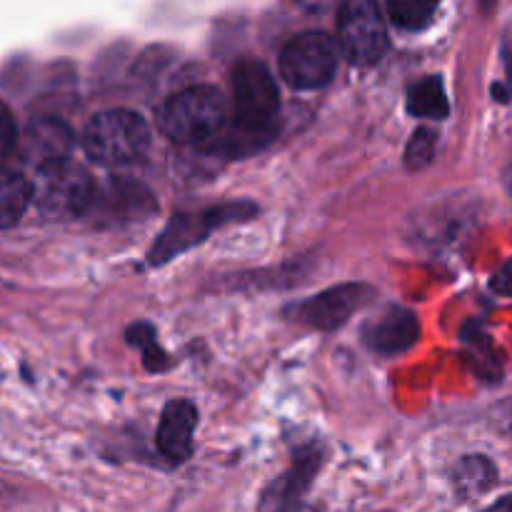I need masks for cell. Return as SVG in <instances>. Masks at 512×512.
Here are the masks:
<instances>
[{
	"mask_svg": "<svg viewBox=\"0 0 512 512\" xmlns=\"http://www.w3.org/2000/svg\"><path fill=\"white\" fill-rule=\"evenodd\" d=\"M30 200H33V183L18 170L0 168V228L18 223Z\"/></svg>",
	"mask_w": 512,
	"mask_h": 512,
	"instance_id": "obj_14",
	"label": "cell"
},
{
	"mask_svg": "<svg viewBox=\"0 0 512 512\" xmlns=\"http://www.w3.org/2000/svg\"><path fill=\"white\" fill-rule=\"evenodd\" d=\"M493 290L500 295H512V258L508 263L503 265V268L498 270V273L493 275Z\"/></svg>",
	"mask_w": 512,
	"mask_h": 512,
	"instance_id": "obj_21",
	"label": "cell"
},
{
	"mask_svg": "<svg viewBox=\"0 0 512 512\" xmlns=\"http://www.w3.org/2000/svg\"><path fill=\"white\" fill-rule=\"evenodd\" d=\"M420 338V323L408 308L390 305L370 318L363 328V340L373 353L398 355L413 348Z\"/></svg>",
	"mask_w": 512,
	"mask_h": 512,
	"instance_id": "obj_9",
	"label": "cell"
},
{
	"mask_svg": "<svg viewBox=\"0 0 512 512\" xmlns=\"http://www.w3.org/2000/svg\"><path fill=\"white\" fill-rule=\"evenodd\" d=\"M73 145V130H70L63 120L55 118L33 120V123L28 125V130H25L23 140H20L23 158L35 163L38 168L45 163H53V160L68 158Z\"/></svg>",
	"mask_w": 512,
	"mask_h": 512,
	"instance_id": "obj_12",
	"label": "cell"
},
{
	"mask_svg": "<svg viewBox=\"0 0 512 512\" xmlns=\"http://www.w3.org/2000/svg\"><path fill=\"white\" fill-rule=\"evenodd\" d=\"M488 512H512V495H508V498L500 500L498 505H493Z\"/></svg>",
	"mask_w": 512,
	"mask_h": 512,
	"instance_id": "obj_22",
	"label": "cell"
},
{
	"mask_svg": "<svg viewBox=\"0 0 512 512\" xmlns=\"http://www.w3.org/2000/svg\"><path fill=\"white\" fill-rule=\"evenodd\" d=\"M320 463H323V453L320 448H300L295 453L293 465L288 473L280 475L263 495L260 512H283L293 505H300L298 500L303 498L305 490L310 488L313 478L318 475Z\"/></svg>",
	"mask_w": 512,
	"mask_h": 512,
	"instance_id": "obj_10",
	"label": "cell"
},
{
	"mask_svg": "<svg viewBox=\"0 0 512 512\" xmlns=\"http://www.w3.org/2000/svg\"><path fill=\"white\" fill-rule=\"evenodd\" d=\"M128 343L133 348H140V355H143V363L150 373H163L173 365V360L168 358L163 348L155 340V328L150 323H135L130 325L128 330Z\"/></svg>",
	"mask_w": 512,
	"mask_h": 512,
	"instance_id": "obj_17",
	"label": "cell"
},
{
	"mask_svg": "<svg viewBox=\"0 0 512 512\" xmlns=\"http://www.w3.org/2000/svg\"><path fill=\"white\" fill-rule=\"evenodd\" d=\"M150 148V128L133 110H103L85 125L83 150L90 160L108 168L133 165Z\"/></svg>",
	"mask_w": 512,
	"mask_h": 512,
	"instance_id": "obj_3",
	"label": "cell"
},
{
	"mask_svg": "<svg viewBox=\"0 0 512 512\" xmlns=\"http://www.w3.org/2000/svg\"><path fill=\"white\" fill-rule=\"evenodd\" d=\"M338 48L353 65H373L388 50V30L370 0H350L338 10Z\"/></svg>",
	"mask_w": 512,
	"mask_h": 512,
	"instance_id": "obj_7",
	"label": "cell"
},
{
	"mask_svg": "<svg viewBox=\"0 0 512 512\" xmlns=\"http://www.w3.org/2000/svg\"><path fill=\"white\" fill-rule=\"evenodd\" d=\"M505 68H508V78L512 83V55H508V60H505Z\"/></svg>",
	"mask_w": 512,
	"mask_h": 512,
	"instance_id": "obj_24",
	"label": "cell"
},
{
	"mask_svg": "<svg viewBox=\"0 0 512 512\" xmlns=\"http://www.w3.org/2000/svg\"><path fill=\"white\" fill-rule=\"evenodd\" d=\"M253 203H223L215 205V208L200 210V213H180L165 225L163 233L158 235L155 245L148 253L150 265H165L168 260H173L175 255L188 253L190 248L203 243L215 228L225 223H233V220H245L250 215H255Z\"/></svg>",
	"mask_w": 512,
	"mask_h": 512,
	"instance_id": "obj_5",
	"label": "cell"
},
{
	"mask_svg": "<svg viewBox=\"0 0 512 512\" xmlns=\"http://www.w3.org/2000/svg\"><path fill=\"white\" fill-rule=\"evenodd\" d=\"M235 120L215 140L223 158H245L270 145L280 128V93L273 73L258 60H243L233 68Z\"/></svg>",
	"mask_w": 512,
	"mask_h": 512,
	"instance_id": "obj_1",
	"label": "cell"
},
{
	"mask_svg": "<svg viewBox=\"0 0 512 512\" xmlns=\"http://www.w3.org/2000/svg\"><path fill=\"white\" fill-rule=\"evenodd\" d=\"M435 145H438V135L430 128H418L408 140L405 148V163L410 170H423L433 163Z\"/></svg>",
	"mask_w": 512,
	"mask_h": 512,
	"instance_id": "obj_19",
	"label": "cell"
},
{
	"mask_svg": "<svg viewBox=\"0 0 512 512\" xmlns=\"http://www.w3.org/2000/svg\"><path fill=\"white\" fill-rule=\"evenodd\" d=\"M98 188L88 170L75 160L63 158L35 170L33 203L45 218H80L90 215Z\"/></svg>",
	"mask_w": 512,
	"mask_h": 512,
	"instance_id": "obj_4",
	"label": "cell"
},
{
	"mask_svg": "<svg viewBox=\"0 0 512 512\" xmlns=\"http://www.w3.org/2000/svg\"><path fill=\"white\" fill-rule=\"evenodd\" d=\"M283 512H315L313 508H308V505H293V508L283 510Z\"/></svg>",
	"mask_w": 512,
	"mask_h": 512,
	"instance_id": "obj_23",
	"label": "cell"
},
{
	"mask_svg": "<svg viewBox=\"0 0 512 512\" xmlns=\"http://www.w3.org/2000/svg\"><path fill=\"white\" fill-rule=\"evenodd\" d=\"M18 143V128H15L13 113H10L8 105L0 100V160L10 153Z\"/></svg>",
	"mask_w": 512,
	"mask_h": 512,
	"instance_id": "obj_20",
	"label": "cell"
},
{
	"mask_svg": "<svg viewBox=\"0 0 512 512\" xmlns=\"http://www.w3.org/2000/svg\"><path fill=\"white\" fill-rule=\"evenodd\" d=\"M155 210L153 195L148 193L140 185L130 183L125 178L110 180L105 193L98 190V198H95V205L90 213L98 215L105 220H113V223H120V220L140 218V215H148Z\"/></svg>",
	"mask_w": 512,
	"mask_h": 512,
	"instance_id": "obj_13",
	"label": "cell"
},
{
	"mask_svg": "<svg viewBox=\"0 0 512 512\" xmlns=\"http://www.w3.org/2000/svg\"><path fill=\"white\" fill-rule=\"evenodd\" d=\"M408 110L415 115V118H430V120L448 118L450 103H448V95H445L443 80H440L438 75H428V78L410 85Z\"/></svg>",
	"mask_w": 512,
	"mask_h": 512,
	"instance_id": "obj_15",
	"label": "cell"
},
{
	"mask_svg": "<svg viewBox=\"0 0 512 512\" xmlns=\"http://www.w3.org/2000/svg\"><path fill=\"white\" fill-rule=\"evenodd\" d=\"M338 70V43L328 33H300L280 55L283 80L295 90L323 88Z\"/></svg>",
	"mask_w": 512,
	"mask_h": 512,
	"instance_id": "obj_6",
	"label": "cell"
},
{
	"mask_svg": "<svg viewBox=\"0 0 512 512\" xmlns=\"http://www.w3.org/2000/svg\"><path fill=\"white\" fill-rule=\"evenodd\" d=\"M198 428V410L190 400H170L160 418L155 443L170 463H185L193 455V435Z\"/></svg>",
	"mask_w": 512,
	"mask_h": 512,
	"instance_id": "obj_11",
	"label": "cell"
},
{
	"mask_svg": "<svg viewBox=\"0 0 512 512\" xmlns=\"http://www.w3.org/2000/svg\"><path fill=\"white\" fill-rule=\"evenodd\" d=\"M435 10H438V5L430 3V0H393V3H388L390 20L400 30H423L433 20Z\"/></svg>",
	"mask_w": 512,
	"mask_h": 512,
	"instance_id": "obj_18",
	"label": "cell"
},
{
	"mask_svg": "<svg viewBox=\"0 0 512 512\" xmlns=\"http://www.w3.org/2000/svg\"><path fill=\"white\" fill-rule=\"evenodd\" d=\"M228 100L213 85H190L170 95L158 110V125L170 140L210 148L228 128Z\"/></svg>",
	"mask_w": 512,
	"mask_h": 512,
	"instance_id": "obj_2",
	"label": "cell"
},
{
	"mask_svg": "<svg viewBox=\"0 0 512 512\" xmlns=\"http://www.w3.org/2000/svg\"><path fill=\"white\" fill-rule=\"evenodd\" d=\"M373 295L375 290L365 283L335 285L288 308V318L315 330H335L348 323L363 305H368Z\"/></svg>",
	"mask_w": 512,
	"mask_h": 512,
	"instance_id": "obj_8",
	"label": "cell"
},
{
	"mask_svg": "<svg viewBox=\"0 0 512 512\" xmlns=\"http://www.w3.org/2000/svg\"><path fill=\"white\" fill-rule=\"evenodd\" d=\"M495 468L488 458H480V455H470L463 463L455 468L453 483L463 498H473V495H483L485 490L493 488L495 483Z\"/></svg>",
	"mask_w": 512,
	"mask_h": 512,
	"instance_id": "obj_16",
	"label": "cell"
}]
</instances>
